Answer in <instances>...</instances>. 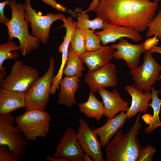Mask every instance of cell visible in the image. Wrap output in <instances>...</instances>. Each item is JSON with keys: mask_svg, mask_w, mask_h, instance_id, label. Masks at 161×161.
Returning a JSON list of instances; mask_svg holds the SVG:
<instances>
[{"mask_svg": "<svg viewBox=\"0 0 161 161\" xmlns=\"http://www.w3.org/2000/svg\"><path fill=\"white\" fill-rule=\"evenodd\" d=\"M55 71V59L52 56L46 72L39 77L25 93V111L32 110L45 111L49 100L50 91Z\"/></svg>", "mask_w": 161, "mask_h": 161, "instance_id": "4", "label": "cell"}, {"mask_svg": "<svg viewBox=\"0 0 161 161\" xmlns=\"http://www.w3.org/2000/svg\"><path fill=\"white\" fill-rule=\"evenodd\" d=\"M152 53L157 52L161 54V46H155L152 47L149 50ZM161 78V75H160L158 80Z\"/></svg>", "mask_w": 161, "mask_h": 161, "instance_id": "37", "label": "cell"}, {"mask_svg": "<svg viewBox=\"0 0 161 161\" xmlns=\"http://www.w3.org/2000/svg\"><path fill=\"white\" fill-rule=\"evenodd\" d=\"M26 106L25 93L0 88V114L10 113Z\"/></svg>", "mask_w": 161, "mask_h": 161, "instance_id": "20", "label": "cell"}, {"mask_svg": "<svg viewBox=\"0 0 161 161\" xmlns=\"http://www.w3.org/2000/svg\"><path fill=\"white\" fill-rule=\"evenodd\" d=\"M84 154L76 132L69 128L63 133L53 157H61L67 161H82Z\"/></svg>", "mask_w": 161, "mask_h": 161, "instance_id": "12", "label": "cell"}, {"mask_svg": "<svg viewBox=\"0 0 161 161\" xmlns=\"http://www.w3.org/2000/svg\"><path fill=\"white\" fill-rule=\"evenodd\" d=\"M97 92L103 102L104 115L108 119L112 118L120 112H126L128 110V103L122 98L116 89L110 92L105 88H101Z\"/></svg>", "mask_w": 161, "mask_h": 161, "instance_id": "16", "label": "cell"}, {"mask_svg": "<svg viewBox=\"0 0 161 161\" xmlns=\"http://www.w3.org/2000/svg\"><path fill=\"white\" fill-rule=\"evenodd\" d=\"M20 49L19 46L16 45V43L12 41L0 45V83L5 78L7 74L6 68L3 66L4 62L7 59L16 61L19 54L14 51Z\"/></svg>", "mask_w": 161, "mask_h": 161, "instance_id": "24", "label": "cell"}, {"mask_svg": "<svg viewBox=\"0 0 161 161\" xmlns=\"http://www.w3.org/2000/svg\"><path fill=\"white\" fill-rule=\"evenodd\" d=\"M111 46L114 49H117V50L113 51V58L116 60H124L127 66L131 69L138 66L141 55L146 51L143 44H131L124 38L120 39L117 44H113Z\"/></svg>", "mask_w": 161, "mask_h": 161, "instance_id": "13", "label": "cell"}, {"mask_svg": "<svg viewBox=\"0 0 161 161\" xmlns=\"http://www.w3.org/2000/svg\"><path fill=\"white\" fill-rule=\"evenodd\" d=\"M152 53L146 51L142 64L130 70L135 87L142 91L150 92L160 76L161 65L154 58Z\"/></svg>", "mask_w": 161, "mask_h": 161, "instance_id": "9", "label": "cell"}, {"mask_svg": "<svg viewBox=\"0 0 161 161\" xmlns=\"http://www.w3.org/2000/svg\"><path fill=\"white\" fill-rule=\"evenodd\" d=\"M70 45L74 52L79 56L86 51L84 30L77 28L72 38Z\"/></svg>", "mask_w": 161, "mask_h": 161, "instance_id": "27", "label": "cell"}, {"mask_svg": "<svg viewBox=\"0 0 161 161\" xmlns=\"http://www.w3.org/2000/svg\"><path fill=\"white\" fill-rule=\"evenodd\" d=\"M139 114L132 126L125 134L117 131L105 147V161H137L141 147L137 135L142 124Z\"/></svg>", "mask_w": 161, "mask_h": 161, "instance_id": "2", "label": "cell"}, {"mask_svg": "<svg viewBox=\"0 0 161 161\" xmlns=\"http://www.w3.org/2000/svg\"><path fill=\"white\" fill-rule=\"evenodd\" d=\"M156 152L155 148L151 145L141 147L137 161H151L152 157Z\"/></svg>", "mask_w": 161, "mask_h": 161, "instance_id": "30", "label": "cell"}, {"mask_svg": "<svg viewBox=\"0 0 161 161\" xmlns=\"http://www.w3.org/2000/svg\"><path fill=\"white\" fill-rule=\"evenodd\" d=\"M84 80L94 93L101 88L115 87L117 78L115 64L109 63L94 72H88Z\"/></svg>", "mask_w": 161, "mask_h": 161, "instance_id": "11", "label": "cell"}, {"mask_svg": "<svg viewBox=\"0 0 161 161\" xmlns=\"http://www.w3.org/2000/svg\"><path fill=\"white\" fill-rule=\"evenodd\" d=\"M159 41L157 35H155L154 37L147 39L142 44L144 49L149 51L154 46L157 45Z\"/></svg>", "mask_w": 161, "mask_h": 161, "instance_id": "32", "label": "cell"}, {"mask_svg": "<svg viewBox=\"0 0 161 161\" xmlns=\"http://www.w3.org/2000/svg\"><path fill=\"white\" fill-rule=\"evenodd\" d=\"M51 119L47 112L38 110L25 111L15 118L17 126L26 139L33 141L46 136L49 131Z\"/></svg>", "mask_w": 161, "mask_h": 161, "instance_id": "5", "label": "cell"}, {"mask_svg": "<svg viewBox=\"0 0 161 161\" xmlns=\"http://www.w3.org/2000/svg\"><path fill=\"white\" fill-rule=\"evenodd\" d=\"M15 118L10 113L0 114V145H5L20 159L29 144L19 128L14 126Z\"/></svg>", "mask_w": 161, "mask_h": 161, "instance_id": "6", "label": "cell"}, {"mask_svg": "<svg viewBox=\"0 0 161 161\" xmlns=\"http://www.w3.org/2000/svg\"><path fill=\"white\" fill-rule=\"evenodd\" d=\"M41 1L44 4L50 5L58 11L63 12L67 11L65 7L57 3L56 0H41Z\"/></svg>", "mask_w": 161, "mask_h": 161, "instance_id": "34", "label": "cell"}, {"mask_svg": "<svg viewBox=\"0 0 161 161\" xmlns=\"http://www.w3.org/2000/svg\"><path fill=\"white\" fill-rule=\"evenodd\" d=\"M95 33L100 37L103 45L114 42L117 40L125 37L129 38L137 42L142 39L140 32L132 28L110 24L107 28L96 31Z\"/></svg>", "mask_w": 161, "mask_h": 161, "instance_id": "15", "label": "cell"}, {"mask_svg": "<svg viewBox=\"0 0 161 161\" xmlns=\"http://www.w3.org/2000/svg\"><path fill=\"white\" fill-rule=\"evenodd\" d=\"M90 91L87 100L79 103L78 106L80 111L88 118H94L99 122L104 114V107L103 101L98 100L94 95Z\"/></svg>", "mask_w": 161, "mask_h": 161, "instance_id": "22", "label": "cell"}, {"mask_svg": "<svg viewBox=\"0 0 161 161\" xmlns=\"http://www.w3.org/2000/svg\"><path fill=\"white\" fill-rule=\"evenodd\" d=\"M77 19V28L83 30L86 29H91L94 30L97 29L103 30L108 28L110 24L98 16L93 20H90L88 14L83 13L82 12L78 14Z\"/></svg>", "mask_w": 161, "mask_h": 161, "instance_id": "26", "label": "cell"}, {"mask_svg": "<svg viewBox=\"0 0 161 161\" xmlns=\"http://www.w3.org/2000/svg\"><path fill=\"white\" fill-rule=\"evenodd\" d=\"M86 39V51H91L100 48L101 40L100 37L95 34L94 30L90 29L84 30Z\"/></svg>", "mask_w": 161, "mask_h": 161, "instance_id": "28", "label": "cell"}, {"mask_svg": "<svg viewBox=\"0 0 161 161\" xmlns=\"http://www.w3.org/2000/svg\"><path fill=\"white\" fill-rule=\"evenodd\" d=\"M114 49L111 46L103 45L98 49L86 51L79 56L88 67V72H92L109 63L113 58Z\"/></svg>", "mask_w": 161, "mask_h": 161, "instance_id": "17", "label": "cell"}, {"mask_svg": "<svg viewBox=\"0 0 161 161\" xmlns=\"http://www.w3.org/2000/svg\"><path fill=\"white\" fill-rule=\"evenodd\" d=\"M10 1L9 0H6L0 3V23L5 25L10 20V19L6 17L4 14L5 7L6 5L9 4Z\"/></svg>", "mask_w": 161, "mask_h": 161, "instance_id": "33", "label": "cell"}, {"mask_svg": "<svg viewBox=\"0 0 161 161\" xmlns=\"http://www.w3.org/2000/svg\"><path fill=\"white\" fill-rule=\"evenodd\" d=\"M99 1V0H93L92 2L91 3L88 8L82 12L83 13L91 11H94L97 6Z\"/></svg>", "mask_w": 161, "mask_h": 161, "instance_id": "35", "label": "cell"}, {"mask_svg": "<svg viewBox=\"0 0 161 161\" xmlns=\"http://www.w3.org/2000/svg\"><path fill=\"white\" fill-rule=\"evenodd\" d=\"M151 90L152 91V100L151 103H149V106L151 107L153 109V115L152 116L151 115L147 114L148 121L146 123L150 126L145 129L146 134L151 133L158 127H161V122L159 116L161 106V99H159L158 97V94L161 92V90L157 91L153 86ZM144 116L146 117L144 115Z\"/></svg>", "mask_w": 161, "mask_h": 161, "instance_id": "23", "label": "cell"}, {"mask_svg": "<svg viewBox=\"0 0 161 161\" xmlns=\"http://www.w3.org/2000/svg\"><path fill=\"white\" fill-rule=\"evenodd\" d=\"M83 161H93L90 156L88 154H84L83 157Z\"/></svg>", "mask_w": 161, "mask_h": 161, "instance_id": "38", "label": "cell"}, {"mask_svg": "<svg viewBox=\"0 0 161 161\" xmlns=\"http://www.w3.org/2000/svg\"><path fill=\"white\" fill-rule=\"evenodd\" d=\"M47 160L50 161H67L65 159L59 157H51L49 155H47L46 157Z\"/></svg>", "mask_w": 161, "mask_h": 161, "instance_id": "36", "label": "cell"}, {"mask_svg": "<svg viewBox=\"0 0 161 161\" xmlns=\"http://www.w3.org/2000/svg\"><path fill=\"white\" fill-rule=\"evenodd\" d=\"M156 1L149 0H99L94 11L108 23L145 30L158 9Z\"/></svg>", "mask_w": 161, "mask_h": 161, "instance_id": "1", "label": "cell"}, {"mask_svg": "<svg viewBox=\"0 0 161 161\" xmlns=\"http://www.w3.org/2000/svg\"><path fill=\"white\" fill-rule=\"evenodd\" d=\"M148 28L146 37L149 38L157 35L161 41V9L149 23Z\"/></svg>", "mask_w": 161, "mask_h": 161, "instance_id": "29", "label": "cell"}, {"mask_svg": "<svg viewBox=\"0 0 161 161\" xmlns=\"http://www.w3.org/2000/svg\"><path fill=\"white\" fill-rule=\"evenodd\" d=\"M76 136L83 151L89 154L93 161H105L97 134L90 129L87 123L82 118L79 120Z\"/></svg>", "mask_w": 161, "mask_h": 161, "instance_id": "10", "label": "cell"}, {"mask_svg": "<svg viewBox=\"0 0 161 161\" xmlns=\"http://www.w3.org/2000/svg\"><path fill=\"white\" fill-rule=\"evenodd\" d=\"M83 63L80 56L74 52L70 44L67 64L63 74L66 76L82 77V72L85 70Z\"/></svg>", "mask_w": 161, "mask_h": 161, "instance_id": "25", "label": "cell"}, {"mask_svg": "<svg viewBox=\"0 0 161 161\" xmlns=\"http://www.w3.org/2000/svg\"><path fill=\"white\" fill-rule=\"evenodd\" d=\"M126 119V113L122 111L112 118L108 119L103 126L93 129L99 136L102 147L106 146L118 130L123 126Z\"/></svg>", "mask_w": 161, "mask_h": 161, "instance_id": "21", "label": "cell"}, {"mask_svg": "<svg viewBox=\"0 0 161 161\" xmlns=\"http://www.w3.org/2000/svg\"><path fill=\"white\" fill-rule=\"evenodd\" d=\"M62 21L64 24L60 27H64L66 30L65 35L63 37L64 41L58 48V51L61 53V63L57 74L54 77L52 83L55 86L60 85L62 79L65 66L68 59L69 46L73 35L77 28V22L73 21L72 16L66 17Z\"/></svg>", "mask_w": 161, "mask_h": 161, "instance_id": "14", "label": "cell"}, {"mask_svg": "<svg viewBox=\"0 0 161 161\" xmlns=\"http://www.w3.org/2000/svg\"><path fill=\"white\" fill-rule=\"evenodd\" d=\"M31 0H25V19L30 23L31 35L35 36L43 44L48 42L50 37L51 26L55 21L63 20L66 17L61 13L53 14L51 12L43 15L40 11L37 12L31 4Z\"/></svg>", "mask_w": 161, "mask_h": 161, "instance_id": "7", "label": "cell"}, {"mask_svg": "<svg viewBox=\"0 0 161 161\" xmlns=\"http://www.w3.org/2000/svg\"><path fill=\"white\" fill-rule=\"evenodd\" d=\"M13 152L5 145H0V161H19Z\"/></svg>", "mask_w": 161, "mask_h": 161, "instance_id": "31", "label": "cell"}, {"mask_svg": "<svg viewBox=\"0 0 161 161\" xmlns=\"http://www.w3.org/2000/svg\"><path fill=\"white\" fill-rule=\"evenodd\" d=\"M125 89L131 97L130 106L126 111L127 119L134 117L138 112L145 113L149 106V101L152 98V93L137 89L134 84L128 85Z\"/></svg>", "mask_w": 161, "mask_h": 161, "instance_id": "18", "label": "cell"}, {"mask_svg": "<svg viewBox=\"0 0 161 161\" xmlns=\"http://www.w3.org/2000/svg\"><path fill=\"white\" fill-rule=\"evenodd\" d=\"M37 69L24 65L21 60L15 61L10 72L0 83V87L25 92L39 77Z\"/></svg>", "mask_w": 161, "mask_h": 161, "instance_id": "8", "label": "cell"}, {"mask_svg": "<svg viewBox=\"0 0 161 161\" xmlns=\"http://www.w3.org/2000/svg\"><path fill=\"white\" fill-rule=\"evenodd\" d=\"M80 80L77 76H65L61 80L57 104L71 108L76 103L75 94L79 87Z\"/></svg>", "mask_w": 161, "mask_h": 161, "instance_id": "19", "label": "cell"}, {"mask_svg": "<svg viewBox=\"0 0 161 161\" xmlns=\"http://www.w3.org/2000/svg\"><path fill=\"white\" fill-rule=\"evenodd\" d=\"M151 1H161V0H149Z\"/></svg>", "mask_w": 161, "mask_h": 161, "instance_id": "39", "label": "cell"}, {"mask_svg": "<svg viewBox=\"0 0 161 161\" xmlns=\"http://www.w3.org/2000/svg\"><path fill=\"white\" fill-rule=\"evenodd\" d=\"M11 9V17L6 24L9 41L18 38L19 42L20 51L25 56L40 45V41L30 35L28 30L29 22L25 19L24 4L17 3L16 0L10 1L8 4Z\"/></svg>", "mask_w": 161, "mask_h": 161, "instance_id": "3", "label": "cell"}]
</instances>
